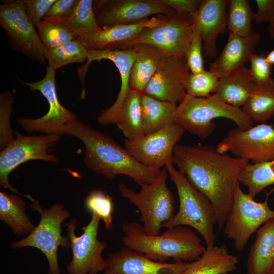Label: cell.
<instances>
[{
	"label": "cell",
	"mask_w": 274,
	"mask_h": 274,
	"mask_svg": "<svg viewBox=\"0 0 274 274\" xmlns=\"http://www.w3.org/2000/svg\"><path fill=\"white\" fill-rule=\"evenodd\" d=\"M202 46L199 28L196 22L193 20L192 38L185 56L191 73H198L204 70L202 57Z\"/></svg>",
	"instance_id": "obj_39"
},
{
	"label": "cell",
	"mask_w": 274,
	"mask_h": 274,
	"mask_svg": "<svg viewBox=\"0 0 274 274\" xmlns=\"http://www.w3.org/2000/svg\"><path fill=\"white\" fill-rule=\"evenodd\" d=\"M249 162L200 144H177L173 154V163L213 203L219 230L224 226L232 208L235 188Z\"/></svg>",
	"instance_id": "obj_1"
},
{
	"label": "cell",
	"mask_w": 274,
	"mask_h": 274,
	"mask_svg": "<svg viewBox=\"0 0 274 274\" xmlns=\"http://www.w3.org/2000/svg\"><path fill=\"white\" fill-rule=\"evenodd\" d=\"M88 51L81 42L73 40L47 50V66L56 70L66 64L83 62L87 59Z\"/></svg>",
	"instance_id": "obj_33"
},
{
	"label": "cell",
	"mask_w": 274,
	"mask_h": 274,
	"mask_svg": "<svg viewBox=\"0 0 274 274\" xmlns=\"http://www.w3.org/2000/svg\"><path fill=\"white\" fill-rule=\"evenodd\" d=\"M168 175L164 167L153 182L141 185L138 192L124 183L119 185L122 196L138 209L142 225L149 234H159L163 223L175 215L174 197L166 185Z\"/></svg>",
	"instance_id": "obj_6"
},
{
	"label": "cell",
	"mask_w": 274,
	"mask_h": 274,
	"mask_svg": "<svg viewBox=\"0 0 274 274\" xmlns=\"http://www.w3.org/2000/svg\"><path fill=\"white\" fill-rule=\"evenodd\" d=\"M247 274H274V218L257 231L247 260Z\"/></svg>",
	"instance_id": "obj_23"
},
{
	"label": "cell",
	"mask_w": 274,
	"mask_h": 274,
	"mask_svg": "<svg viewBox=\"0 0 274 274\" xmlns=\"http://www.w3.org/2000/svg\"><path fill=\"white\" fill-rule=\"evenodd\" d=\"M219 78L210 71L190 72L186 85L187 97H204L215 92Z\"/></svg>",
	"instance_id": "obj_37"
},
{
	"label": "cell",
	"mask_w": 274,
	"mask_h": 274,
	"mask_svg": "<svg viewBox=\"0 0 274 274\" xmlns=\"http://www.w3.org/2000/svg\"><path fill=\"white\" fill-rule=\"evenodd\" d=\"M227 27L229 33L241 37L250 35L254 14L249 3L246 0L228 1Z\"/></svg>",
	"instance_id": "obj_32"
},
{
	"label": "cell",
	"mask_w": 274,
	"mask_h": 274,
	"mask_svg": "<svg viewBox=\"0 0 274 274\" xmlns=\"http://www.w3.org/2000/svg\"><path fill=\"white\" fill-rule=\"evenodd\" d=\"M93 8L97 24L101 28L140 22L153 15L175 13L160 0L93 1Z\"/></svg>",
	"instance_id": "obj_16"
},
{
	"label": "cell",
	"mask_w": 274,
	"mask_h": 274,
	"mask_svg": "<svg viewBox=\"0 0 274 274\" xmlns=\"http://www.w3.org/2000/svg\"><path fill=\"white\" fill-rule=\"evenodd\" d=\"M0 25L13 50L46 64V49L26 15L23 0L7 1L0 5Z\"/></svg>",
	"instance_id": "obj_10"
},
{
	"label": "cell",
	"mask_w": 274,
	"mask_h": 274,
	"mask_svg": "<svg viewBox=\"0 0 274 274\" xmlns=\"http://www.w3.org/2000/svg\"><path fill=\"white\" fill-rule=\"evenodd\" d=\"M64 133L81 141L85 148L83 157L85 165L108 179L124 175L140 186L153 182L161 171L141 163L113 139L77 118L66 125Z\"/></svg>",
	"instance_id": "obj_2"
},
{
	"label": "cell",
	"mask_w": 274,
	"mask_h": 274,
	"mask_svg": "<svg viewBox=\"0 0 274 274\" xmlns=\"http://www.w3.org/2000/svg\"><path fill=\"white\" fill-rule=\"evenodd\" d=\"M165 167L176 188L179 207L177 213L164 223L162 227H191L203 237L206 248L214 246V226L217 223V217L213 203L189 182L183 174L176 168L173 163H168Z\"/></svg>",
	"instance_id": "obj_4"
},
{
	"label": "cell",
	"mask_w": 274,
	"mask_h": 274,
	"mask_svg": "<svg viewBox=\"0 0 274 274\" xmlns=\"http://www.w3.org/2000/svg\"><path fill=\"white\" fill-rule=\"evenodd\" d=\"M84 204L88 212L100 218L107 229L112 228L114 203L113 198L110 195L99 190H93L86 196Z\"/></svg>",
	"instance_id": "obj_36"
},
{
	"label": "cell",
	"mask_w": 274,
	"mask_h": 274,
	"mask_svg": "<svg viewBox=\"0 0 274 274\" xmlns=\"http://www.w3.org/2000/svg\"><path fill=\"white\" fill-rule=\"evenodd\" d=\"M249 68L252 77L257 84L268 81L271 77V66L266 58V55L253 53L249 60Z\"/></svg>",
	"instance_id": "obj_41"
},
{
	"label": "cell",
	"mask_w": 274,
	"mask_h": 274,
	"mask_svg": "<svg viewBox=\"0 0 274 274\" xmlns=\"http://www.w3.org/2000/svg\"><path fill=\"white\" fill-rule=\"evenodd\" d=\"M0 219L17 235L29 234L35 228L26 213L24 199L0 192Z\"/></svg>",
	"instance_id": "obj_28"
},
{
	"label": "cell",
	"mask_w": 274,
	"mask_h": 274,
	"mask_svg": "<svg viewBox=\"0 0 274 274\" xmlns=\"http://www.w3.org/2000/svg\"><path fill=\"white\" fill-rule=\"evenodd\" d=\"M133 47L136 49V56L131 69L130 89L142 94L162 64L164 56L151 45L140 44Z\"/></svg>",
	"instance_id": "obj_24"
},
{
	"label": "cell",
	"mask_w": 274,
	"mask_h": 274,
	"mask_svg": "<svg viewBox=\"0 0 274 274\" xmlns=\"http://www.w3.org/2000/svg\"><path fill=\"white\" fill-rule=\"evenodd\" d=\"M268 30L271 38L274 39V20L269 23Z\"/></svg>",
	"instance_id": "obj_46"
},
{
	"label": "cell",
	"mask_w": 274,
	"mask_h": 274,
	"mask_svg": "<svg viewBox=\"0 0 274 274\" xmlns=\"http://www.w3.org/2000/svg\"><path fill=\"white\" fill-rule=\"evenodd\" d=\"M56 70L47 66L44 78L35 82H21L32 91H39L46 98L49 109L44 116L36 119L19 117L17 123L28 132L39 131L60 135L64 133L66 125L76 118V115L63 107L57 97L55 85Z\"/></svg>",
	"instance_id": "obj_14"
},
{
	"label": "cell",
	"mask_w": 274,
	"mask_h": 274,
	"mask_svg": "<svg viewBox=\"0 0 274 274\" xmlns=\"http://www.w3.org/2000/svg\"><path fill=\"white\" fill-rule=\"evenodd\" d=\"M217 118L229 119L243 129L252 126L253 123L242 109L225 103L215 93L204 97H185L178 105L175 123L204 139L213 132L215 124L213 120Z\"/></svg>",
	"instance_id": "obj_5"
},
{
	"label": "cell",
	"mask_w": 274,
	"mask_h": 274,
	"mask_svg": "<svg viewBox=\"0 0 274 274\" xmlns=\"http://www.w3.org/2000/svg\"><path fill=\"white\" fill-rule=\"evenodd\" d=\"M238 263V257L230 254L225 245H215L206 248L181 274H229L236 269Z\"/></svg>",
	"instance_id": "obj_26"
},
{
	"label": "cell",
	"mask_w": 274,
	"mask_h": 274,
	"mask_svg": "<svg viewBox=\"0 0 274 274\" xmlns=\"http://www.w3.org/2000/svg\"><path fill=\"white\" fill-rule=\"evenodd\" d=\"M105 262L104 274H181L190 265L155 261L126 247L110 254Z\"/></svg>",
	"instance_id": "obj_19"
},
{
	"label": "cell",
	"mask_w": 274,
	"mask_h": 274,
	"mask_svg": "<svg viewBox=\"0 0 274 274\" xmlns=\"http://www.w3.org/2000/svg\"><path fill=\"white\" fill-rule=\"evenodd\" d=\"M122 241L126 248L141 252L155 261L169 258L176 261H195L206 250L201 240L188 227L167 228L161 234L146 233L142 225L127 222L122 225Z\"/></svg>",
	"instance_id": "obj_3"
},
{
	"label": "cell",
	"mask_w": 274,
	"mask_h": 274,
	"mask_svg": "<svg viewBox=\"0 0 274 274\" xmlns=\"http://www.w3.org/2000/svg\"><path fill=\"white\" fill-rule=\"evenodd\" d=\"M14 99V95L11 91H6L1 93L0 144L1 149L5 148L14 139L13 137V131L10 124V117L12 113V106Z\"/></svg>",
	"instance_id": "obj_38"
},
{
	"label": "cell",
	"mask_w": 274,
	"mask_h": 274,
	"mask_svg": "<svg viewBox=\"0 0 274 274\" xmlns=\"http://www.w3.org/2000/svg\"><path fill=\"white\" fill-rule=\"evenodd\" d=\"M135 56L136 49L134 47L122 50H88L87 63L81 72L83 76H85L87 66L91 62L108 59L115 65L121 78V87L117 97L110 107L104 110L98 115L97 121L99 124L108 125L117 122L122 105L130 90V72Z\"/></svg>",
	"instance_id": "obj_18"
},
{
	"label": "cell",
	"mask_w": 274,
	"mask_h": 274,
	"mask_svg": "<svg viewBox=\"0 0 274 274\" xmlns=\"http://www.w3.org/2000/svg\"><path fill=\"white\" fill-rule=\"evenodd\" d=\"M260 40V35L257 31H253L247 37L229 33L222 52L211 63L210 71L221 78L243 68L249 62Z\"/></svg>",
	"instance_id": "obj_21"
},
{
	"label": "cell",
	"mask_w": 274,
	"mask_h": 274,
	"mask_svg": "<svg viewBox=\"0 0 274 274\" xmlns=\"http://www.w3.org/2000/svg\"><path fill=\"white\" fill-rule=\"evenodd\" d=\"M253 198L267 187L274 184V159L250 163L245 167L239 181Z\"/></svg>",
	"instance_id": "obj_31"
},
{
	"label": "cell",
	"mask_w": 274,
	"mask_h": 274,
	"mask_svg": "<svg viewBox=\"0 0 274 274\" xmlns=\"http://www.w3.org/2000/svg\"><path fill=\"white\" fill-rule=\"evenodd\" d=\"M239 183L235 188L230 212L226 220L224 233L233 242L235 249L242 252L251 236L260 226L274 218V210L268 206L267 195L263 202H257L241 189Z\"/></svg>",
	"instance_id": "obj_9"
},
{
	"label": "cell",
	"mask_w": 274,
	"mask_h": 274,
	"mask_svg": "<svg viewBox=\"0 0 274 274\" xmlns=\"http://www.w3.org/2000/svg\"><path fill=\"white\" fill-rule=\"evenodd\" d=\"M160 2L176 13L192 15L199 8L200 0H160Z\"/></svg>",
	"instance_id": "obj_43"
},
{
	"label": "cell",
	"mask_w": 274,
	"mask_h": 274,
	"mask_svg": "<svg viewBox=\"0 0 274 274\" xmlns=\"http://www.w3.org/2000/svg\"><path fill=\"white\" fill-rule=\"evenodd\" d=\"M228 1L203 0L198 11L193 14L202 41V53L209 59L217 55V38L227 27Z\"/></svg>",
	"instance_id": "obj_20"
},
{
	"label": "cell",
	"mask_w": 274,
	"mask_h": 274,
	"mask_svg": "<svg viewBox=\"0 0 274 274\" xmlns=\"http://www.w3.org/2000/svg\"><path fill=\"white\" fill-rule=\"evenodd\" d=\"M256 85L249 68L244 66L219 78L215 94L225 103L240 108L245 104Z\"/></svg>",
	"instance_id": "obj_25"
},
{
	"label": "cell",
	"mask_w": 274,
	"mask_h": 274,
	"mask_svg": "<svg viewBox=\"0 0 274 274\" xmlns=\"http://www.w3.org/2000/svg\"><path fill=\"white\" fill-rule=\"evenodd\" d=\"M141 95L136 91L129 90L115 124L127 140H134L144 135Z\"/></svg>",
	"instance_id": "obj_30"
},
{
	"label": "cell",
	"mask_w": 274,
	"mask_h": 274,
	"mask_svg": "<svg viewBox=\"0 0 274 274\" xmlns=\"http://www.w3.org/2000/svg\"><path fill=\"white\" fill-rule=\"evenodd\" d=\"M216 149L221 154L230 152L253 163L273 160L274 126L262 123L245 129H231Z\"/></svg>",
	"instance_id": "obj_13"
},
{
	"label": "cell",
	"mask_w": 274,
	"mask_h": 274,
	"mask_svg": "<svg viewBox=\"0 0 274 274\" xmlns=\"http://www.w3.org/2000/svg\"><path fill=\"white\" fill-rule=\"evenodd\" d=\"M160 16L159 24L144 28L135 38L118 48L125 49L144 44L156 47L164 57H185L192 38V16L175 12Z\"/></svg>",
	"instance_id": "obj_8"
},
{
	"label": "cell",
	"mask_w": 274,
	"mask_h": 274,
	"mask_svg": "<svg viewBox=\"0 0 274 274\" xmlns=\"http://www.w3.org/2000/svg\"><path fill=\"white\" fill-rule=\"evenodd\" d=\"M242 110L253 121L264 122L274 116V79L257 84Z\"/></svg>",
	"instance_id": "obj_29"
},
{
	"label": "cell",
	"mask_w": 274,
	"mask_h": 274,
	"mask_svg": "<svg viewBox=\"0 0 274 274\" xmlns=\"http://www.w3.org/2000/svg\"><path fill=\"white\" fill-rule=\"evenodd\" d=\"M32 210L40 214L38 225L26 237L13 242V249L30 247L41 251L46 256L49 265V274H60L57 258L59 247L63 249L71 248L68 237L61 234V224L70 216L62 204L56 203L48 209H42L36 200L30 204Z\"/></svg>",
	"instance_id": "obj_7"
},
{
	"label": "cell",
	"mask_w": 274,
	"mask_h": 274,
	"mask_svg": "<svg viewBox=\"0 0 274 274\" xmlns=\"http://www.w3.org/2000/svg\"><path fill=\"white\" fill-rule=\"evenodd\" d=\"M141 106L144 135L175 123L176 104L160 101L142 94Z\"/></svg>",
	"instance_id": "obj_27"
},
{
	"label": "cell",
	"mask_w": 274,
	"mask_h": 274,
	"mask_svg": "<svg viewBox=\"0 0 274 274\" xmlns=\"http://www.w3.org/2000/svg\"><path fill=\"white\" fill-rule=\"evenodd\" d=\"M100 221L97 215L91 214L89 222L81 228L83 233L79 236L75 233V219L65 224L72 253V260L66 267L68 274H97L104 271L106 262L102 254L107 242L97 238Z\"/></svg>",
	"instance_id": "obj_12"
},
{
	"label": "cell",
	"mask_w": 274,
	"mask_h": 274,
	"mask_svg": "<svg viewBox=\"0 0 274 274\" xmlns=\"http://www.w3.org/2000/svg\"><path fill=\"white\" fill-rule=\"evenodd\" d=\"M79 0H56L42 20L62 23L73 13Z\"/></svg>",
	"instance_id": "obj_40"
},
{
	"label": "cell",
	"mask_w": 274,
	"mask_h": 274,
	"mask_svg": "<svg viewBox=\"0 0 274 274\" xmlns=\"http://www.w3.org/2000/svg\"><path fill=\"white\" fill-rule=\"evenodd\" d=\"M266 58L270 64H274V50L271 51L268 54L266 55Z\"/></svg>",
	"instance_id": "obj_45"
},
{
	"label": "cell",
	"mask_w": 274,
	"mask_h": 274,
	"mask_svg": "<svg viewBox=\"0 0 274 274\" xmlns=\"http://www.w3.org/2000/svg\"><path fill=\"white\" fill-rule=\"evenodd\" d=\"M161 19L152 17L140 22L119 25L80 35L75 39L81 42L89 50H114L123 43L135 38L142 30L159 24Z\"/></svg>",
	"instance_id": "obj_22"
},
{
	"label": "cell",
	"mask_w": 274,
	"mask_h": 274,
	"mask_svg": "<svg viewBox=\"0 0 274 274\" xmlns=\"http://www.w3.org/2000/svg\"><path fill=\"white\" fill-rule=\"evenodd\" d=\"M189 71L185 57H164L142 94L160 101L180 104L186 96Z\"/></svg>",
	"instance_id": "obj_17"
},
{
	"label": "cell",
	"mask_w": 274,
	"mask_h": 274,
	"mask_svg": "<svg viewBox=\"0 0 274 274\" xmlns=\"http://www.w3.org/2000/svg\"><path fill=\"white\" fill-rule=\"evenodd\" d=\"M93 1L79 0L73 13L62 23L73 32L75 38L83 33L102 29L95 18Z\"/></svg>",
	"instance_id": "obj_34"
},
{
	"label": "cell",
	"mask_w": 274,
	"mask_h": 274,
	"mask_svg": "<svg viewBox=\"0 0 274 274\" xmlns=\"http://www.w3.org/2000/svg\"><path fill=\"white\" fill-rule=\"evenodd\" d=\"M36 27L46 51L76 38L73 32L61 23L42 20Z\"/></svg>",
	"instance_id": "obj_35"
},
{
	"label": "cell",
	"mask_w": 274,
	"mask_h": 274,
	"mask_svg": "<svg viewBox=\"0 0 274 274\" xmlns=\"http://www.w3.org/2000/svg\"><path fill=\"white\" fill-rule=\"evenodd\" d=\"M16 137L0 153V184L14 193L24 196L31 201L33 198L29 194H24L14 189L8 180L9 174L16 167L31 160H41L55 162L58 158L49 154L48 150L55 146L60 136L54 134L25 135L14 131Z\"/></svg>",
	"instance_id": "obj_11"
},
{
	"label": "cell",
	"mask_w": 274,
	"mask_h": 274,
	"mask_svg": "<svg viewBox=\"0 0 274 274\" xmlns=\"http://www.w3.org/2000/svg\"><path fill=\"white\" fill-rule=\"evenodd\" d=\"M56 0H23L26 15L36 26Z\"/></svg>",
	"instance_id": "obj_42"
},
{
	"label": "cell",
	"mask_w": 274,
	"mask_h": 274,
	"mask_svg": "<svg viewBox=\"0 0 274 274\" xmlns=\"http://www.w3.org/2000/svg\"><path fill=\"white\" fill-rule=\"evenodd\" d=\"M185 131L175 123L134 140L125 139L124 148L143 165L161 169L167 164L173 163L174 149Z\"/></svg>",
	"instance_id": "obj_15"
},
{
	"label": "cell",
	"mask_w": 274,
	"mask_h": 274,
	"mask_svg": "<svg viewBox=\"0 0 274 274\" xmlns=\"http://www.w3.org/2000/svg\"><path fill=\"white\" fill-rule=\"evenodd\" d=\"M257 11L254 14L256 23L271 22L274 20V0H256Z\"/></svg>",
	"instance_id": "obj_44"
}]
</instances>
